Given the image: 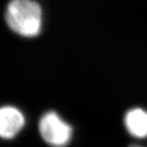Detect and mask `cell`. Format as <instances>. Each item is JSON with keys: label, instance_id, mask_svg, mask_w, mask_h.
Here are the masks:
<instances>
[{"label": "cell", "instance_id": "cell-2", "mask_svg": "<svg viewBox=\"0 0 147 147\" xmlns=\"http://www.w3.org/2000/svg\"><path fill=\"white\" fill-rule=\"evenodd\" d=\"M38 132L47 144L52 147H66L73 138V127L57 112L48 111L40 117Z\"/></svg>", "mask_w": 147, "mask_h": 147}, {"label": "cell", "instance_id": "cell-5", "mask_svg": "<svg viewBox=\"0 0 147 147\" xmlns=\"http://www.w3.org/2000/svg\"><path fill=\"white\" fill-rule=\"evenodd\" d=\"M131 147H140V146H137V145H134V146H131Z\"/></svg>", "mask_w": 147, "mask_h": 147}, {"label": "cell", "instance_id": "cell-1", "mask_svg": "<svg viewBox=\"0 0 147 147\" xmlns=\"http://www.w3.org/2000/svg\"><path fill=\"white\" fill-rule=\"evenodd\" d=\"M4 20L13 34L23 38L37 37L43 29V10L36 0H10Z\"/></svg>", "mask_w": 147, "mask_h": 147}, {"label": "cell", "instance_id": "cell-4", "mask_svg": "<svg viewBox=\"0 0 147 147\" xmlns=\"http://www.w3.org/2000/svg\"><path fill=\"white\" fill-rule=\"evenodd\" d=\"M124 125L128 133L133 137H147V111L142 108H133L126 113Z\"/></svg>", "mask_w": 147, "mask_h": 147}, {"label": "cell", "instance_id": "cell-3", "mask_svg": "<svg viewBox=\"0 0 147 147\" xmlns=\"http://www.w3.org/2000/svg\"><path fill=\"white\" fill-rule=\"evenodd\" d=\"M26 117L18 107L13 105L0 106V138L11 140L23 130Z\"/></svg>", "mask_w": 147, "mask_h": 147}]
</instances>
